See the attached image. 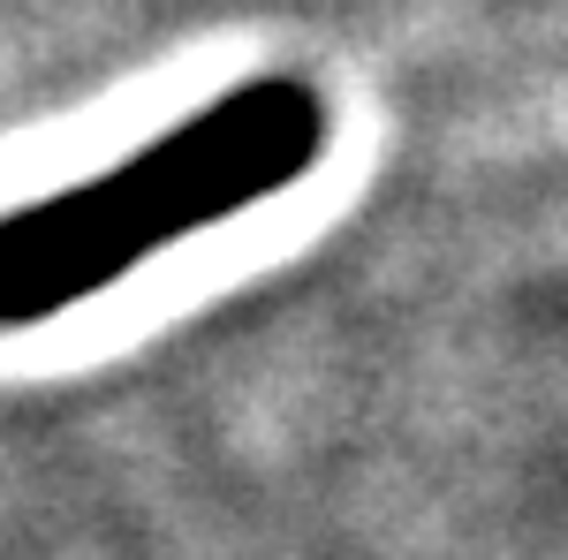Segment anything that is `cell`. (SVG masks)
Here are the masks:
<instances>
[{"label":"cell","instance_id":"6da1fadb","mask_svg":"<svg viewBox=\"0 0 568 560\" xmlns=\"http://www.w3.org/2000/svg\"><path fill=\"white\" fill-rule=\"evenodd\" d=\"M326 152V99L304 77H251L122 167L0 213V334L61 318L197 227L304 182Z\"/></svg>","mask_w":568,"mask_h":560}]
</instances>
